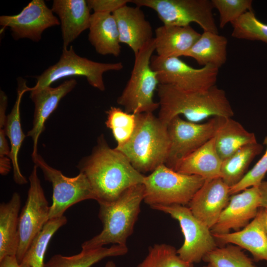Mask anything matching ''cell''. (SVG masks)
<instances>
[{"label": "cell", "mask_w": 267, "mask_h": 267, "mask_svg": "<svg viewBox=\"0 0 267 267\" xmlns=\"http://www.w3.org/2000/svg\"><path fill=\"white\" fill-rule=\"evenodd\" d=\"M77 168L87 178L99 204L115 200L129 188L143 184L145 177L122 152L111 148L103 135L98 138L91 154L82 158Z\"/></svg>", "instance_id": "6da1fadb"}, {"label": "cell", "mask_w": 267, "mask_h": 267, "mask_svg": "<svg viewBox=\"0 0 267 267\" xmlns=\"http://www.w3.org/2000/svg\"><path fill=\"white\" fill-rule=\"evenodd\" d=\"M157 91L160 107L158 117L166 125L180 115L196 123L209 117L234 115L225 91L216 85L206 91H191L160 84Z\"/></svg>", "instance_id": "7a4b0ae2"}, {"label": "cell", "mask_w": 267, "mask_h": 267, "mask_svg": "<svg viewBox=\"0 0 267 267\" xmlns=\"http://www.w3.org/2000/svg\"><path fill=\"white\" fill-rule=\"evenodd\" d=\"M144 198V186H133L115 200L100 203L98 217L103 224L102 231L82 245L83 249L103 247L108 244L126 246L133 233Z\"/></svg>", "instance_id": "3957f363"}, {"label": "cell", "mask_w": 267, "mask_h": 267, "mask_svg": "<svg viewBox=\"0 0 267 267\" xmlns=\"http://www.w3.org/2000/svg\"><path fill=\"white\" fill-rule=\"evenodd\" d=\"M137 123L130 140L115 148L140 173L153 172L165 164L169 148L167 125L153 113L137 114Z\"/></svg>", "instance_id": "277c9868"}, {"label": "cell", "mask_w": 267, "mask_h": 267, "mask_svg": "<svg viewBox=\"0 0 267 267\" xmlns=\"http://www.w3.org/2000/svg\"><path fill=\"white\" fill-rule=\"evenodd\" d=\"M155 51L154 38L135 55L130 78L117 102L125 111L134 114L153 113L159 107L154 95L159 84L156 72L151 67Z\"/></svg>", "instance_id": "5b68a950"}, {"label": "cell", "mask_w": 267, "mask_h": 267, "mask_svg": "<svg viewBox=\"0 0 267 267\" xmlns=\"http://www.w3.org/2000/svg\"><path fill=\"white\" fill-rule=\"evenodd\" d=\"M205 181L200 176L181 174L162 164L145 177L143 201L150 207L185 206Z\"/></svg>", "instance_id": "8992f818"}, {"label": "cell", "mask_w": 267, "mask_h": 267, "mask_svg": "<svg viewBox=\"0 0 267 267\" xmlns=\"http://www.w3.org/2000/svg\"><path fill=\"white\" fill-rule=\"evenodd\" d=\"M123 68L121 62L101 63L81 57L76 53L74 48H63L59 61L46 69L41 75L35 77L37 82L31 90L43 89L63 78L83 76L89 84L100 91L105 90L103 75L108 71H120Z\"/></svg>", "instance_id": "52a82bcc"}, {"label": "cell", "mask_w": 267, "mask_h": 267, "mask_svg": "<svg viewBox=\"0 0 267 267\" xmlns=\"http://www.w3.org/2000/svg\"><path fill=\"white\" fill-rule=\"evenodd\" d=\"M136 6L154 10L164 25L197 24L203 32L219 34L211 0H131Z\"/></svg>", "instance_id": "ba28073f"}, {"label": "cell", "mask_w": 267, "mask_h": 267, "mask_svg": "<svg viewBox=\"0 0 267 267\" xmlns=\"http://www.w3.org/2000/svg\"><path fill=\"white\" fill-rule=\"evenodd\" d=\"M226 118L214 117L204 123L177 116L167 125L170 145L165 165L175 170L185 158L213 138Z\"/></svg>", "instance_id": "9c48e42d"}, {"label": "cell", "mask_w": 267, "mask_h": 267, "mask_svg": "<svg viewBox=\"0 0 267 267\" xmlns=\"http://www.w3.org/2000/svg\"><path fill=\"white\" fill-rule=\"evenodd\" d=\"M151 207L169 214L179 222L184 240L177 253L184 261L192 264L199 263L207 253L218 247L211 229L196 218L189 207L180 205Z\"/></svg>", "instance_id": "30bf717a"}, {"label": "cell", "mask_w": 267, "mask_h": 267, "mask_svg": "<svg viewBox=\"0 0 267 267\" xmlns=\"http://www.w3.org/2000/svg\"><path fill=\"white\" fill-rule=\"evenodd\" d=\"M35 165L43 172L45 180L52 187V204L49 220L63 216L74 204L95 196L86 176L82 173L74 177L64 176L61 171L49 166L39 154L32 157Z\"/></svg>", "instance_id": "8fae6325"}, {"label": "cell", "mask_w": 267, "mask_h": 267, "mask_svg": "<svg viewBox=\"0 0 267 267\" xmlns=\"http://www.w3.org/2000/svg\"><path fill=\"white\" fill-rule=\"evenodd\" d=\"M151 67L157 74L159 84L191 91H204L215 86L219 69L211 65L195 68L179 57L162 58L157 55L152 56Z\"/></svg>", "instance_id": "7c38bea8"}, {"label": "cell", "mask_w": 267, "mask_h": 267, "mask_svg": "<svg viewBox=\"0 0 267 267\" xmlns=\"http://www.w3.org/2000/svg\"><path fill=\"white\" fill-rule=\"evenodd\" d=\"M34 165L29 177L30 186L26 201L19 217V243L16 255L21 263L35 237L49 220L50 206L45 196Z\"/></svg>", "instance_id": "4fadbf2b"}, {"label": "cell", "mask_w": 267, "mask_h": 267, "mask_svg": "<svg viewBox=\"0 0 267 267\" xmlns=\"http://www.w3.org/2000/svg\"><path fill=\"white\" fill-rule=\"evenodd\" d=\"M60 24L43 0H32L16 15L0 16V26L9 27L15 40L26 38L38 42L45 30Z\"/></svg>", "instance_id": "5bb4252c"}, {"label": "cell", "mask_w": 267, "mask_h": 267, "mask_svg": "<svg viewBox=\"0 0 267 267\" xmlns=\"http://www.w3.org/2000/svg\"><path fill=\"white\" fill-rule=\"evenodd\" d=\"M261 207L259 186L246 188L231 195L228 205L211 228L212 234H224L231 229L236 231L244 228L257 215Z\"/></svg>", "instance_id": "9a60e30c"}, {"label": "cell", "mask_w": 267, "mask_h": 267, "mask_svg": "<svg viewBox=\"0 0 267 267\" xmlns=\"http://www.w3.org/2000/svg\"><path fill=\"white\" fill-rule=\"evenodd\" d=\"M229 189L221 178L206 180L188 207L196 218L211 229L229 203Z\"/></svg>", "instance_id": "2e32d148"}, {"label": "cell", "mask_w": 267, "mask_h": 267, "mask_svg": "<svg viewBox=\"0 0 267 267\" xmlns=\"http://www.w3.org/2000/svg\"><path fill=\"white\" fill-rule=\"evenodd\" d=\"M77 84L76 80H66L59 86H47L38 90H31L30 97L35 105L33 127L27 136L32 138L33 149L32 157L38 153L39 137L45 129L47 119L57 107L61 99L72 91Z\"/></svg>", "instance_id": "e0dca14e"}, {"label": "cell", "mask_w": 267, "mask_h": 267, "mask_svg": "<svg viewBox=\"0 0 267 267\" xmlns=\"http://www.w3.org/2000/svg\"><path fill=\"white\" fill-rule=\"evenodd\" d=\"M121 44L128 45L135 55L154 37L152 28L141 7L125 5L115 10Z\"/></svg>", "instance_id": "ac0fdd59"}, {"label": "cell", "mask_w": 267, "mask_h": 267, "mask_svg": "<svg viewBox=\"0 0 267 267\" xmlns=\"http://www.w3.org/2000/svg\"><path fill=\"white\" fill-rule=\"evenodd\" d=\"M51 10L59 19L63 48L89 27L91 14L87 0H54Z\"/></svg>", "instance_id": "d6986e66"}, {"label": "cell", "mask_w": 267, "mask_h": 267, "mask_svg": "<svg viewBox=\"0 0 267 267\" xmlns=\"http://www.w3.org/2000/svg\"><path fill=\"white\" fill-rule=\"evenodd\" d=\"M190 25H163L155 30V51L162 58L179 57L188 50L201 36Z\"/></svg>", "instance_id": "ffe728a7"}, {"label": "cell", "mask_w": 267, "mask_h": 267, "mask_svg": "<svg viewBox=\"0 0 267 267\" xmlns=\"http://www.w3.org/2000/svg\"><path fill=\"white\" fill-rule=\"evenodd\" d=\"M212 234L220 244L236 245L250 252L255 261L267 262V232L258 212L256 217L240 230Z\"/></svg>", "instance_id": "44dd1931"}, {"label": "cell", "mask_w": 267, "mask_h": 267, "mask_svg": "<svg viewBox=\"0 0 267 267\" xmlns=\"http://www.w3.org/2000/svg\"><path fill=\"white\" fill-rule=\"evenodd\" d=\"M89 29V41L98 54L115 57L120 55L121 46L119 33L112 13L93 12Z\"/></svg>", "instance_id": "7402d4cb"}, {"label": "cell", "mask_w": 267, "mask_h": 267, "mask_svg": "<svg viewBox=\"0 0 267 267\" xmlns=\"http://www.w3.org/2000/svg\"><path fill=\"white\" fill-rule=\"evenodd\" d=\"M222 161L215 145L214 137L183 159L175 171L197 175L209 180L221 178Z\"/></svg>", "instance_id": "603a6c76"}, {"label": "cell", "mask_w": 267, "mask_h": 267, "mask_svg": "<svg viewBox=\"0 0 267 267\" xmlns=\"http://www.w3.org/2000/svg\"><path fill=\"white\" fill-rule=\"evenodd\" d=\"M18 81L16 99L10 113L6 116L4 130L10 142L9 158L13 167L14 180L18 184L23 185L28 181L20 171L18 154L26 135L21 127L20 107L23 94L27 91H30L31 88L27 87L26 81L23 79L19 78Z\"/></svg>", "instance_id": "cb8c5ba5"}, {"label": "cell", "mask_w": 267, "mask_h": 267, "mask_svg": "<svg viewBox=\"0 0 267 267\" xmlns=\"http://www.w3.org/2000/svg\"><path fill=\"white\" fill-rule=\"evenodd\" d=\"M19 194L14 192L9 201L0 205V260L16 256L19 243Z\"/></svg>", "instance_id": "d4e9b609"}, {"label": "cell", "mask_w": 267, "mask_h": 267, "mask_svg": "<svg viewBox=\"0 0 267 267\" xmlns=\"http://www.w3.org/2000/svg\"><path fill=\"white\" fill-rule=\"evenodd\" d=\"M227 40L224 36L203 32L183 56L193 58L200 65L220 68L226 61Z\"/></svg>", "instance_id": "484cf974"}, {"label": "cell", "mask_w": 267, "mask_h": 267, "mask_svg": "<svg viewBox=\"0 0 267 267\" xmlns=\"http://www.w3.org/2000/svg\"><path fill=\"white\" fill-rule=\"evenodd\" d=\"M214 138L216 151L222 161L242 146L257 142L254 133L231 118H225Z\"/></svg>", "instance_id": "4316f807"}, {"label": "cell", "mask_w": 267, "mask_h": 267, "mask_svg": "<svg viewBox=\"0 0 267 267\" xmlns=\"http://www.w3.org/2000/svg\"><path fill=\"white\" fill-rule=\"evenodd\" d=\"M128 251L127 246L117 244L110 247L82 249L79 253L71 256L55 255L45 264L44 267H91L104 258L123 256Z\"/></svg>", "instance_id": "83f0119b"}, {"label": "cell", "mask_w": 267, "mask_h": 267, "mask_svg": "<svg viewBox=\"0 0 267 267\" xmlns=\"http://www.w3.org/2000/svg\"><path fill=\"white\" fill-rule=\"evenodd\" d=\"M263 148V145L258 142L248 144L222 161L221 170L222 180L229 187L238 183L247 173L251 162Z\"/></svg>", "instance_id": "f1b7e54d"}, {"label": "cell", "mask_w": 267, "mask_h": 267, "mask_svg": "<svg viewBox=\"0 0 267 267\" xmlns=\"http://www.w3.org/2000/svg\"><path fill=\"white\" fill-rule=\"evenodd\" d=\"M66 222L67 219L64 215L49 220L32 242L21 263L30 267H44V258L50 240Z\"/></svg>", "instance_id": "f546056e"}, {"label": "cell", "mask_w": 267, "mask_h": 267, "mask_svg": "<svg viewBox=\"0 0 267 267\" xmlns=\"http://www.w3.org/2000/svg\"><path fill=\"white\" fill-rule=\"evenodd\" d=\"M106 114L105 125L112 132L117 142L116 147H121L132 137L137 126V115L114 106L111 107Z\"/></svg>", "instance_id": "4dcf8cb0"}, {"label": "cell", "mask_w": 267, "mask_h": 267, "mask_svg": "<svg viewBox=\"0 0 267 267\" xmlns=\"http://www.w3.org/2000/svg\"><path fill=\"white\" fill-rule=\"evenodd\" d=\"M203 261L211 267H258L241 248L231 244L217 247L207 253Z\"/></svg>", "instance_id": "1f68e13d"}, {"label": "cell", "mask_w": 267, "mask_h": 267, "mask_svg": "<svg viewBox=\"0 0 267 267\" xmlns=\"http://www.w3.org/2000/svg\"><path fill=\"white\" fill-rule=\"evenodd\" d=\"M231 36L234 38L260 41L267 44V24L259 20L253 11L244 13L231 23Z\"/></svg>", "instance_id": "d6a6232c"}, {"label": "cell", "mask_w": 267, "mask_h": 267, "mask_svg": "<svg viewBox=\"0 0 267 267\" xmlns=\"http://www.w3.org/2000/svg\"><path fill=\"white\" fill-rule=\"evenodd\" d=\"M192 265L181 259L174 247L157 244L149 248L147 256L137 267H190Z\"/></svg>", "instance_id": "836d02e7"}, {"label": "cell", "mask_w": 267, "mask_h": 267, "mask_svg": "<svg viewBox=\"0 0 267 267\" xmlns=\"http://www.w3.org/2000/svg\"><path fill=\"white\" fill-rule=\"evenodd\" d=\"M214 8L220 15L219 26L223 28L228 23H232L244 13L253 11L252 0H211Z\"/></svg>", "instance_id": "e575fe53"}, {"label": "cell", "mask_w": 267, "mask_h": 267, "mask_svg": "<svg viewBox=\"0 0 267 267\" xmlns=\"http://www.w3.org/2000/svg\"><path fill=\"white\" fill-rule=\"evenodd\" d=\"M263 144L266 146L265 153L238 183L230 187V195L249 187L259 186L263 181V178L267 173V135L265 137Z\"/></svg>", "instance_id": "d590c367"}, {"label": "cell", "mask_w": 267, "mask_h": 267, "mask_svg": "<svg viewBox=\"0 0 267 267\" xmlns=\"http://www.w3.org/2000/svg\"><path fill=\"white\" fill-rule=\"evenodd\" d=\"M5 123L0 122V173L3 176L8 174L12 164L9 158L10 148L6 138Z\"/></svg>", "instance_id": "8d00e7d4"}, {"label": "cell", "mask_w": 267, "mask_h": 267, "mask_svg": "<svg viewBox=\"0 0 267 267\" xmlns=\"http://www.w3.org/2000/svg\"><path fill=\"white\" fill-rule=\"evenodd\" d=\"M88 4L94 12L113 13L120 7L131 2V0H88Z\"/></svg>", "instance_id": "74e56055"}, {"label": "cell", "mask_w": 267, "mask_h": 267, "mask_svg": "<svg viewBox=\"0 0 267 267\" xmlns=\"http://www.w3.org/2000/svg\"><path fill=\"white\" fill-rule=\"evenodd\" d=\"M0 267H30L22 263H19L16 256H6L0 260Z\"/></svg>", "instance_id": "f35d334b"}, {"label": "cell", "mask_w": 267, "mask_h": 267, "mask_svg": "<svg viewBox=\"0 0 267 267\" xmlns=\"http://www.w3.org/2000/svg\"><path fill=\"white\" fill-rule=\"evenodd\" d=\"M258 186L261 196L260 208H267V180L263 181Z\"/></svg>", "instance_id": "ab89813d"}, {"label": "cell", "mask_w": 267, "mask_h": 267, "mask_svg": "<svg viewBox=\"0 0 267 267\" xmlns=\"http://www.w3.org/2000/svg\"><path fill=\"white\" fill-rule=\"evenodd\" d=\"M258 212L260 215L264 227L267 232V208H260Z\"/></svg>", "instance_id": "60d3db41"}, {"label": "cell", "mask_w": 267, "mask_h": 267, "mask_svg": "<svg viewBox=\"0 0 267 267\" xmlns=\"http://www.w3.org/2000/svg\"><path fill=\"white\" fill-rule=\"evenodd\" d=\"M105 267H116V266L113 262L110 261L106 264Z\"/></svg>", "instance_id": "b9f144b4"}, {"label": "cell", "mask_w": 267, "mask_h": 267, "mask_svg": "<svg viewBox=\"0 0 267 267\" xmlns=\"http://www.w3.org/2000/svg\"><path fill=\"white\" fill-rule=\"evenodd\" d=\"M190 267H194L193 265H192ZM211 267L210 266L207 265V266H204V267Z\"/></svg>", "instance_id": "7bdbcfd3"}]
</instances>
